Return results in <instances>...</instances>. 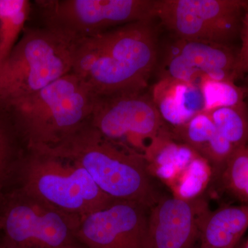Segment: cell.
Returning <instances> with one entry per match:
<instances>
[{"instance_id":"9c48e42d","label":"cell","mask_w":248,"mask_h":248,"mask_svg":"<svg viewBox=\"0 0 248 248\" xmlns=\"http://www.w3.org/2000/svg\"><path fill=\"white\" fill-rule=\"evenodd\" d=\"M79 217L17 192L0 213L1 231L17 248H73Z\"/></svg>"},{"instance_id":"277c9868","label":"cell","mask_w":248,"mask_h":248,"mask_svg":"<svg viewBox=\"0 0 248 248\" xmlns=\"http://www.w3.org/2000/svg\"><path fill=\"white\" fill-rule=\"evenodd\" d=\"M76 45L47 27L25 29L0 67L1 104L6 107L71 73Z\"/></svg>"},{"instance_id":"e0dca14e","label":"cell","mask_w":248,"mask_h":248,"mask_svg":"<svg viewBox=\"0 0 248 248\" xmlns=\"http://www.w3.org/2000/svg\"><path fill=\"white\" fill-rule=\"evenodd\" d=\"M206 112L219 133L235 150L248 146V107L244 101Z\"/></svg>"},{"instance_id":"7a4b0ae2","label":"cell","mask_w":248,"mask_h":248,"mask_svg":"<svg viewBox=\"0 0 248 248\" xmlns=\"http://www.w3.org/2000/svg\"><path fill=\"white\" fill-rule=\"evenodd\" d=\"M31 151L79 165L111 198L149 208L159 200L144 156L104 138L89 122L56 144Z\"/></svg>"},{"instance_id":"2e32d148","label":"cell","mask_w":248,"mask_h":248,"mask_svg":"<svg viewBox=\"0 0 248 248\" xmlns=\"http://www.w3.org/2000/svg\"><path fill=\"white\" fill-rule=\"evenodd\" d=\"M30 11L28 0H0V67L20 38Z\"/></svg>"},{"instance_id":"7c38bea8","label":"cell","mask_w":248,"mask_h":248,"mask_svg":"<svg viewBox=\"0 0 248 248\" xmlns=\"http://www.w3.org/2000/svg\"><path fill=\"white\" fill-rule=\"evenodd\" d=\"M146 248H193L210 211L200 197L159 199L150 208Z\"/></svg>"},{"instance_id":"3957f363","label":"cell","mask_w":248,"mask_h":248,"mask_svg":"<svg viewBox=\"0 0 248 248\" xmlns=\"http://www.w3.org/2000/svg\"><path fill=\"white\" fill-rule=\"evenodd\" d=\"M97 96L73 73L6 106L29 150L56 144L87 123Z\"/></svg>"},{"instance_id":"6da1fadb","label":"cell","mask_w":248,"mask_h":248,"mask_svg":"<svg viewBox=\"0 0 248 248\" xmlns=\"http://www.w3.org/2000/svg\"><path fill=\"white\" fill-rule=\"evenodd\" d=\"M155 25L130 23L78 41L72 73L97 97L146 91L159 55Z\"/></svg>"},{"instance_id":"30bf717a","label":"cell","mask_w":248,"mask_h":248,"mask_svg":"<svg viewBox=\"0 0 248 248\" xmlns=\"http://www.w3.org/2000/svg\"><path fill=\"white\" fill-rule=\"evenodd\" d=\"M174 37L165 45L156 68L159 79L200 84L207 78L235 83L237 54L229 46Z\"/></svg>"},{"instance_id":"4fadbf2b","label":"cell","mask_w":248,"mask_h":248,"mask_svg":"<svg viewBox=\"0 0 248 248\" xmlns=\"http://www.w3.org/2000/svg\"><path fill=\"white\" fill-rule=\"evenodd\" d=\"M170 130L174 140L205 160L218 177L236 151L219 133L206 112H200L186 123L170 128Z\"/></svg>"},{"instance_id":"8fae6325","label":"cell","mask_w":248,"mask_h":248,"mask_svg":"<svg viewBox=\"0 0 248 248\" xmlns=\"http://www.w3.org/2000/svg\"><path fill=\"white\" fill-rule=\"evenodd\" d=\"M148 207L116 200L80 218L76 239L86 248H146Z\"/></svg>"},{"instance_id":"7402d4cb","label":"cell","mask_w":248,"mask_h":248,"mask_svg":"<svg viewBox=\"0 0 248 248\" xmlns=\"http://www.w3.org/2000/svg\"><path fill=\"white\" fill-rule=\"evenodd\" d=\"M0 248H17L13 246L12 244L8 242L6 239H4V236L0 239Z\"/></svg>"},{"instance_id":"ffe728a7","label":"cell","mask_w":248,"mask_h":248,"mask_svg":"<svg viewBox=\"0 0 248 248\" xmlns=\"http://www.w3.org/2000/svg\"><path fill=\"white\" fill-rule=\"evenodd\" d=\"M14 148L11 131L0 118V189L14 164Z\"/></svg>"},{"instance_id":"8992f818","label":"cell","mask_w":248,"mask_h":248,"mask_svg":"<svg viewBox=\"0 0 248 248\" xmlns=\"http://www.w3.org/2000/svg\"><path fill=\"white\" fill-rule=\"evenodd\" d=\"M156 0L37 1L44 27L74 42L140 21L155 19Z\"/></svg>"},{"instance_id":"ba28073f","label":"cell","mask_w":248,"mask_h":248,"mask_svg":"<svg viewBox=\"0 0 248 248\" xmlns=\"http://www.w3.org/2000/svg\"><path fill=\"white\" fill-rule=\"evenodd\" d=\"M89 124L104 138L143 156L170 131L146 91L97 97Z\"/></svg>"},{"instance_id":"cb8c5ba5","label":"cell","mask_w":248,"mask_h":248,"mask_svg":"<svg viewBox=\"0 0 248 248\" xmlns=\"http://www.w3.org/2000/svg\"><path fill=\"white\" fill-rule=\"evenodd\" d=\"M244 248H248V240L246 245H245Z\"/></svg>"},{"instance_id":"5b68a950","label":"cell","mask_w":248,"mask_h":248,"mask_svg":"<svg viewBox=\"0 0 248 248\" xmlns=\"http://www.w3.org/2000/svg\"><path fill=\"white\" fill-rule=\"evenodd\" d=\"M30 152L21 167L22 186L18 192L79 218L117 200L104 193L76 163Z\"/></svg>"},{"instance_id":"5bb4252c","label":"cell","mask_w":248,"mask_h":248,"mask_svg":"<svg viewBox=\"0 0 248 248\" xmlns=\"http://www.w3.org/2000/svg\"><path fill=\"white\" fill-rule=\"evenodd\" d=\"M151 97L168 125L179 126L204 112L203 94L200 86L178 80L158 79Z\"/></svg>"},{"instance_id":"603a6c76","label":"cell","mask_w":248,"mask_h":248,"mask_svg":"<svg viewBox=\"0 0 248 248\" xmlns=\"http://www.w3.org/2000/svg\"><path fill=\"white\" fill-rule=\"evenodd\" d=\"M243 89L244 90L245 96L248 97V76L247 79H246V84H245L244 87H243Z\"/></svg>"},{"instance_id":"d6986e66","label":"cell","mask_w":248,"mask_h":248,"mask_svg":"<svg viewBox=\"0 0 248 248\" xmlns=\"http://www.w3.org/2000/svg\"><path fill=\"white\" fill-rule=\"evenodd\" d=\"M200 86L204 100V112H209L217 108L235 105L244 102L245 96L243 87L235 83L203 79Z\"/></svg>"},{"instance_id":"52a82bcc","label":"cell","mask_w":248,"mask_h":248,"mask_svg":"<svg viewBox=\"0 0 248 248\" xmlns=\"http://www.w3.org/2000/svg\"><path fill=\"white\" fill-rule=\"evenodd\" d=\"M248 8L246 0H156L155 19L177 38L230 46Z\"/></svg>"},{"instance_id":"44dd1931","label":"cell","mask_w":248,"mask_h":248,"mask_svg":"<svg viewBox=\"0 0 248 248\" xmlns=\"http://www.w3.org/2000/svg\"><path fill=\"white\" fill-rule=\"evenodd\" d=\"M240 37L241 40V46L238 53H244L248 50V8L243 19Z\"/></svg>"},{"instance_id":"9a60e30c","label":"cell","mask_w":248,"mask_h":248,"mask_svg":"<svg viewBox=\"0 0 248 248\" xmlns=\"http://www.w3.org/2000/svg\"><path fill=\"white\" fill-rule=\"evenodd\" d=\"M248 228V204L210 210L201 228L200 248H235Z\"/></svg>"},{"instance_id":"d4e9b609","label":"cell","mask_w":248,"mask_h":248,"mask_svg":"<svg viewBox=\"0 0 248 248\" xmlns=\"http://www.w3.org/2000/svg\"><path fill=\"white\" fill-rule=\"evenodd\" d=\"M73 248H86L84 247V246H82V247H80V246H76V247H74Z\"/></svg>"},{"instance_id":"ac0fdd59","label":"cell","mask_w":248,"mask_h":248,"mask_svg":"<svg viewBox=\"0 0 248 248\" xmlns=\"http://www.w3.org/2000/svg\"><path fill=\"white\" fill-rule=\"evenodd\" d=\"M219 178L228 193L248 204V146L234 152Z\"/></svg>"},{"instance_id":"484cf974","label":"cell","mask_w":248,"mask_h":248,"mask_svg":"<svg viewBox=\"0 0 248 248\" xmlns=\"http://www.w3.org/2000/svg\"><path fill=\"white\" fill-rule=\"evenodd\" d=\"M0 231H1V223H0Z\"/></svg>"},{"instance_id":"4316f807","label":"cell","mask_w":248,"mask_h":248,"mask_svg":"<svg viewBox=\"0 0 248 248\" xmlns=\"http://www.w3.org/2000/svg\"></svg>"}]
</instances>
